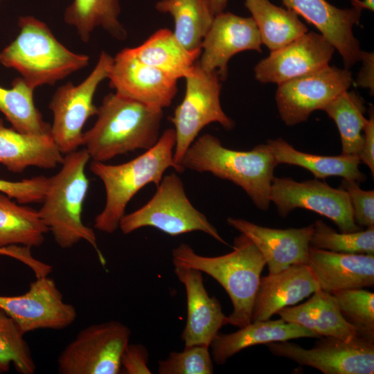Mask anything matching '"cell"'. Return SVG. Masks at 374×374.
<instances>
[{
    "label": "cell",
    "instance_id": "cell-33",
    "mask_svg": "<svg viewBox=\"0 0 374 374\" xmlns=\"http://www.w3.org/2000/svg\"><path fill=\"white\" fill-rule=\"evenodd\" d=\"M323 110L335 123L339 130L342 153L359 155L364 143V100L353 91L341 93Z\"/></svg>",
    "mask_w": 374,
    "mask_h": 374
},
{
    "label": "cell",
    "instance_id": "cell-40",
    "mask_svg": "<svg viewBox=\"0 0 374 374\" xmlns=\"http://www.w3.org/2000/svg\"><path fill=\"white\" fill-rule=\"evenodd\" d=\"M148 351L140 344H128L121 359V372L126 374H150Z\"/></svg>",
    "mask_w": 374,
    "mask_h": 374
},
{
    "label": "cell",
    "instance_id": "cell-44",
    "mask_svg": "<svg viewBox=\"0 0 374 374\" xmlns=\"http://www.w3.org/2000/svg\"><path fill=\"white\" fill-rule=\"evenodd\" d=\"M228 1L229 0H206L214 16L224 12Z\"/></svg>",
    "mask_w": 374,
    "mask_h": 374
},
{
    "label": "cell",
    "instance_id": "cell-30",
    "mask_svg": "<svg viewBox=\"0 0 374 374\" xmlns=\"http://www.w3.org/2000/svg\"><path fill=\"white\" fill-rule=\"evenodd\" d=\"M47 232L38 211L17 204L8 196L0 194V248L39 247Z\"/></svg>",
    "mask_w": 374,
    "mask_h": 374
},
{
    "label": "cell",
    "instance_id": "cell-17",
    "mask_svg": "<svg viewBox=\"0 0 374 374\" xmlns=\"http://www.w3.org/2000/svg\"><path fill=\"white\" fill-rule=\"evenodd\" d=\"M335 51L321 34L308 31L260 61L253 69L255 78L280 84L328 65Z\"/></svg>",
    "mask_w": 374,
    "mask_h": 374
},
{
    "label": "cell",
    "instance_id": "cell-23",
    "mask_svg": "<svg viewBox=\"0 0 374 374\" xmlns=\"http://www.w3.org/2000/svg\"><path fill=\"white\" fill-rule=\"evenodd\" d=\"M51 134L22 133L6 127L0 118V163L12 172L30 166L55 168L64 159Z\"/></svg>",
    "mask_w": 374,
    "mask_h": 374
},
{
    "label": "cell",
    "instance_id": "cell-10",
    "mask_svg": "<svg viewBox=\"0 0 374 374\" xmlns=\"http://www.w3.org/2000/svg\"><path fill=\"white\" fill-rule=\"evenodd\" d=\"M130 329L118 321H109L81 330L60 353L61 374H118L121 359L129 344Z\"/></svg>",
    "mask_w": 374,
    "mask_h": 374
},
{
    "label": "cell",
    "instance_id": "cell-20",
    "mask_svg": "<svg viewBox=\"0 0 374 374\" xmlns=\"http://www.w3.org/2000/svg\"><path fill=\"white\" fill-rule=\"evenodd\" d=\"M174 271L186 293V323L181 335L185 347H210L220 330L229 324V317L223 313L220 301L207 293L202 271L180 266H175Z\"/></svg>",
    "mask_w": 374,
    "mask_h": 374
},
{
    "label": "cell",
    "instance_id": "cell-12",
    "mask_svg": "<svg viewBox=\"0 0 374 374\" xmlns=\"http://www.w3.org/2000/svg\"><path fill=\"white\" fill-rule=\"evenodd\" d=\"M353 82L348 69L329 64L278 85L276 103L279 116L287 126L306 121L316 110H323L347 91Z\"/></svg>",
    "mask_w": 374,
    "mask_h": 374
},
{
    "label": "cell",
    "instance_id": "cell-45",
    "mask_svg": "<svg viewBox=\"0 0 374 374\" xmlns=\"http://www.w3.org/2000/svg\"><path fill=\"white\" fill-rule=\"evenodd\" d=\"M353 6L359 8L360 9H368L373 11L374 10V0H350Z\"/></svg>",
    "mask_w": 374,
    "mask_h": 374
},
{
    "label": "cell",
    "instance_id": "cell-13",
    "mask_svg": "<svg viewBox=\"0 0 374 374\" xmlns=\"http://www.w3.org/2000/svg\"><path fill=\"white\" fill-rule=\"evenodd\" d=\"M270 202L274 204L283 217L301 208L328 217L341 232L362 230L354 220L346 192L317 179L296 181L289 177H274L271 186Z\"/></svg>",
    "mask_w": 374,
    "mask_h": 374
},
{
    "label": "cell",
    "instance_id": "cell-36",
    "mask_svg": "<svg viewBox=\"0 0 374 374\" xmlns=\"http://www.w3.org/2000/svg\"><path fill=\"white\" fill-rule=\"evenodd\" d=\"M341 313L358 335L374 341V294L363 288L332 293Z\"/></svg>",
    "mask_w": 374,
    "mask_h": 374
},
{
    "label": "cell",
    "instance_id": "cell-43",
    "mask_svg": "<svg viewBox=\"0 0 374 374\" xmlns=\"http://www.w3.org/2000/svg\"><path fill=\"white\" fill-rule=\"evenodd\" d=\"M360 61L362 62V68L355 80V85L367 88L371 93L374 92V54L373 52L362 51Z\"/></svg>",
    "mask_w": 374,
    "mask_h": 374
},
{
    "label": "cell",
    "instance_id": "cell-27",
    "mask_svg": "<svg viewBox=\"0 0 374 374\" xmlns=\"http://www.w3.org/2000/svg\"><path fill=\"white\" fill-rule=\"evenodd\" d=\"M142 62L160 69L179 80L192 71L202 50L188 51L175 37L173 31L162 28L141 45L127 48Z\"/></svg>",
    "mask_w": 374,
    "mask_h": 374
},
{
    "label": "cell",
    "instance_id": "cell-14",
    "mask_svg": "<svg viewBox=\"0 0 374 374\" xmlns=\"http://www.w3.org/2000/svg\"><path fill=\"white\" fill-rule=\"evenodd\" d=\"M0 309L24 333L38 329H63L77 317L73 305L64 301L53 279L37 277L28 290L17 296H0Z\"/></svg>",
    "mask_w": 374,
    "mask_h": 374
},
{
    "label": "cell",
    "instance_id": "cell-7",
    "mask_svg": "<svg viewBox=\"0 0 374 374\" xmlns=\"http://www.w3.org/2000/svg\"><path fill=\"white\" fill-rule=\"evenodd\" d=\"M146 226L172 236L202 231L228 245L206 217L191 204L175 173L164 176L152 197L142 207L125 215L118 228L129 234Z\"/></svg>",
    "mask_w": 374,
    "mask_h": 374
},
{
    "label": "cell",
    "instance_id": "cell-22",
    "mask_svg": "<svg viewBox=\"0 0 374 374\" xmlns=\"http://www.w3.org/2000/svg\"><path fill=\"white\" fill-rule=\"evenodd\" d=\"M308 264H295L260 277L255 297L253 321H265L280 310L295 305L319 290Z\"/></svg>",
    "mask_w": 374,
    "mask_h": 374
},
{
    "label": "cell",
    "instance_id": "cell-25",
    "mask_svg": "<svg viewBox=\"0 0 374 374\" xmlns=\"http://www.w3.org/2000/svg\"><path fill=\"white\" fill-rule=\"evenodd\" d=\"M277 314L286 321L300 325L319 337H332L351 340L357 337V330L340 312L333 294L321 289L306 302L280 310Z\"/></svg>",
    "mask_w": 374,
    "mask_h": 374
},
{
    "label": "cell",
    "instance_id": "cell-38",
    "mask_svg": "<svg viewBox=\"0 0 374 374\" xmlns=\"http://www.w3.org/2000/svg\"><path fill=\"white\" fill-rule=\"evenodd\" d=\"M49 185V177L37 176L21 181L0 179V193L20 204L42 202Z\"/></svg>",
    "mask_w": 374,
    "mask_h": 374
},
{
    "label": "cell",
    "instance_id": "cell-9",
    "mask_svg": "<svg viewBox=\"0 0 374 374\" xmlns=\"http://www.w3.org/2000/svg\"><path fill=\"white\" fill-rule=\"evenodd\" d=\"M112 62L113 57L102 51L92 71L82 82L76 85L68 82L53 95L48 105L53 116L51 136L64 155L82 145L83 127L98 112L93 103L95 93L107 79Z\"/></svg>",
    "mask_w": 374,
    "mask_h": 374
},
{
    "label": "cell",
    "instance_id": "cell-24",
    "mask_svg": "<svg viewBox=\"0 0 374 374\" xmlns=\"http://www.w3.org/2000/svg\"><path fill=\"white\" fill-rule=\"evenodd\" d=\"M304 337L320 338L308 328L281 318L253 321L236 332L229 334L219 332L210 347L213 361L222 365L229 358L248 347Z\"/></svg>",
    "mask_w": 374,
    "mask_h": 374
},
{
    "label": "cell",
    "instance_id": "cell-21",
    "mask_svg": "<svg viewBox=\"0 0 374 374\" xmlns=\"http://www.w3.org/2000/svg\"><path fill=\"white\" fill-rule=\"evenodd\" d=\"M308 265L320 289L332 294L374 284V254L339 253L310 247Z\"/></svg>",
    "mask_w": 374,
    "mask_h": 374
},
{
    "label": "cell",
    "instance_id": "cell-15",
    "mask_svg": "<svg viewBox=\"0 0 374 374\" xmlns=\"http://www.w3.org/2000/svg\"><path fill=\"white\" fill-rule=\"evenodd\" d=\"M107 79L115 93L149 107L163 109L177 93V79L145 64L124 48L113 57Z\"/></svg>",
    "mask_w": 374,
    "mask_h": 374
},
{
    "label": "cell",
    "instance_id": "cell-16",
    "mask_svg": "<svg viewBox=\"0 0 374 374\" xmlns=\"http://www.w3.org/2000/svg\"><path fill=\"white\" fill-rule=\"evenodd\" d=\"M262 42L253 19L221 12L213 21L202 42L198 63L205 71H216L221 81L228 75V62L244 51L262 53Z\"/></svg>",
    "mask_w": 374,
    "mask_h": 374
},
{
    "label": "cell",
    "instance_id": "cell-39",
    "mask_svg": "<svg viewBox=\"0 0 374 374\" xmlns=\"http://www.w3.org/2000/svg\"><path fill=\"white\" fill-rule=\"evenodd\" d=\"M339 188L348 195L355 223L359 226H374V191L364 190L358 182L345 179Z\"/></svg>",
    "mask_w": 374,
    "mask_h": 374
},
{
    "label": "cell",
    "instance_id": "cell-42",
    "mask_svg": "<svg viewBox=\"0 0 374 374\" xmlns=\"http://www.w3.org/2000/svg\"><path fill=\"white\" fill-rule=\"evenodd\" d=\"M360 161L366 165L374 175V114L370 110L369 118L367 119L364 129V143L358 155Z\"/></svg>",
    "mask_w": 374,
    "mask_h": 374
},
{
    "label": "cell",
    "instance_id": "cell-35",
    "mask_svg": "<svg viewBox=\"0 0 374 374\" xmlns=\"http://www.w3.org/2000/svg\"><path fill=\"white\" fill-rule=\"evenodd\" d=\"M312 225L311 247L339 253L374 254V226L366 230L339 233L321 220Z\"/></svg>",
    "mask_w": 374,
    "mask_h": 374
},
{
    "label": "cell",
    "instance_id": "cell-29",
    "mask_svg": "<svg viewBox=\"0 0 374 374\" xmlns=\"http://www.w3.org/2000/svg\"><path fill=\"white\" fill-rule=\"evenodd\" d=\"M120 0H73L64 12V21L75 28L80 39L87 42L96 28L124 40L127 31L119 21Z\"/></svg>",
    "mask_w": 374,
    "mask_h": 374
},
{
    "label": "cell",
    "instance_id": "cell-37",
    "mask_svg": "<svg viewBox=\"0 0 374 374\" xmlns=\"http://www.w3.org/2000/svg\"><path fill=\"white\" fill-rule=\"evenodd\" d=\"M209 346L195 345L185 347L182 352H171L165 359L159 361V374H211L213 359Z\"/></svg>",
    "mask_w": 374,
    "mask_h": 374
},
{
    "label": "cell",
    "instance_id": "cell-8",
    "mask_svg": "<svg viewBox=\"0 0 374 374\" xmlns=\"http://www.w3.org/2000/svg\"><path fill=\"white\" fill-rule=\"evenodd\" d=\"M185 80L184 98L170 118L176 139L173 159L180 172L184 170L181 163L186 152L204 127L212 123L226 130L234 127L221 107V80L216 71H205L197 62Z\"/></svg>",
    "mask_w": 374,
    "mask_h": 374
},
{
    "label": "cell",
    "instance_id": "cell-26",
    "mask_svg": "<svg viewBox=\"0 0 374 374\" xmlns=\"http://www.w3.org/2000/svg\"><path fill=\"white\" fill-rule=\"evenodd\" d=\"M278 165L285 163L302 167L313 174L315 179L341 177L358 183L366 180L359 168L357 155L341 153L338 156H323L301 152L281 138L267 143Z\"/></svg>",
    "mask_w": 374,
    "mask_h": 374
},
{
    "label": "cell",
    "instance_id": "cell-2",
    "mask_svg": "<svg viewBox=\"0 0 374 374\" xmlns=\"http://www.w3.org/2000/svg\"><path fill=\"white\" fill-rule=\"evenodd\" d=\"M181 167L198 172H210L240 187L258 208L267 211L270 190L278 163L267 143L251 150L240 151L223 146L216 136L197 137L186 152Z\"/></svg>",
    "mask_w": 374,
    "mask_h": 374
},
{
    "label": "cell",
    "instance_id": "cell-11",
    "mask_svg": "<svg viewBox=\"0 0 374 374\" xmlns=\"http://www.w3.org/2000/svg\"><path fill=\"white\" fill-rule=\"evenodd\" d=\"M274 355L313 367L324 374H373L374 341L322 337L311 348L288 341L265 344Z\"/></svg>",
    "mask_w": 374,
    "mask_h": 374
},
{
    "label": "cell",
    "instance_id": "cell-5",
    "mask_svg": "<svg viewBox=\"0 0 374 374\" xmlns=\"http://www.w3.org/2000/svg\"><path fill=\"white\" fill-rule=\"evenodd\" d=\"M89 159L84 148L64 155L60 171L49 177L48 188L38 213L60 247L69 249L84 240L94 249L100 263L105 265V259L98 248L96 235L82 219L89 186L85 173Z\"/></svg>",
    "mask_w": 374,
    "mask_h": 374
},
{
    "label": "cell",
    "instance_id": "cell-31",
    "mask_svg": "<svg viewBox=\"0 0 374 374\" xmlns=\"http://www.w3.org/2000/svg\"><path fill=\"white\" fill-rule=\"evenodd\" d=\"M155 8L172 17L173 33L184 47L202 50V40L215 17L206 0H161Z\"/></svg>",
    "mask_w": 374,
    "mask_h": 374
},
{
    "label": "cell",
    "instance_id": "cell-19",
    "mask_svg": "<svg viewBox=\"0 0 374 374\" xmlns=\"http://www.w3.org/2000/svg\"><path fill=\"white\" fill-rule=\"evenodd\" d=\"M226 222L254 243L266 261L269 274H276L292 265L308 264L312 224L280 229L240 218L229 217Z\"/></svg>",
    "mask_w": 374,
    "mask_h": 374
},
{
    "label": "cell",
    "instance_id": "cell-34",
    "mask_svg": "<svg viewBox=\"0 0 374 374\" xmlns=\"http://www.w3.org/2000/svg\"><path fill=\"white\" fill-rule=\"evenodd\" d=\"M24 333L15 321L0 309V373L12 364L21 374H33L36 364Z\"/></svg>",
    "mask_w": 374,
    "mask_h": 374
},
{
    "label": "cell",
    "instance_id": "cell-4",
    "mask_svg": "<svg viewBox=\"0 0 374 374\" xmlns=\"http://www.w3.org/2000/svg\"><path fill=\"white\" fill-rule=\"evenodd\" d=\"M175 142V130L169 128L153 147L127 162L111 165L91 161L89 169L102 181L106 193L105 206L94 220L95 229L114 233L128 203L141 189L149 184L157 186L168 168L180 172L173 159Z\"/></svg>",
    "mask_w": 374,
    "mask_h": 374
},
{
    "label": "cell",
    "instance_id": "cell-41",
    "mask_svg": "<svg viewBox=\"0 0 374 374\" xmlns=\"http://www.w3.org/2000/svg\"><path fill=\"white\" fill-rule=\"evenodd\" d=\"M30 249V248L24 246H9L0 248V255L15 258L30 267L35 275L41 274L45 271L46 264L35 258Z\"/></svg>",
    "mask_w": 374,
    "mask_h": 374
},
{
    "label": "cell",
    "instance_id": "cell-18",
    "mask_svg": "<svg viewBox=\"0 0 374 374\" xmlns=\"http://www.w3.org/2000/svg\"><path fill=\"white\" fill-rule=\"evenodd\" d=\"M287 8L315 26L338 51L345 67L349 69L360 61L362 50L353 28L358 25L362 9L339 8L326 0H282Z\"/></svg>",
    "mask_w": 374,
    "mask_h": 374
},
{
    "label": "cell",
    "instance_id": "cell-32",
    "mask_svg": "<svg viewBox=\"0 0 374 374\" xmlns=\"http://www.w3.org/2000/svg\"><path fill=\"white\" fill-rule=\"evenodd\" d=\"M34 90L21 77L15 79L10 88L0 86V112L18 132L51 134V125L35 105Z\"/></svg>",
    "mask_w": 374,
    "mask_h": 374
},
{
    "label": "cell",
    "instance_id": "cell-28",
    "mask_svg": "<svg viewBox=\"0 0 374 374\" xmlns=\"http://www.w3.org/2000/svg\"><path fill=\"white\" fill-rule=\"evenodd\" d=\"M244 6L257 26L262 44L270 51L283 48L308 31L296 12L269 0H244Z\"/></svg>",
    "mask_w": 374,
    "mask_h": 374
},
{
    "label": "cell",
    "instance_id": "cell-1",
    "mask_svg": "<svg viewBox=\"0 0 374 374\" xmlns=\"http://www.w3.org/2000/svg\"><path fill=\"white\" fill-rule=\"evenodd\" d=\"M97 119L83 134L82 145L94 161L105 162L136 150H148L159 138L163 109L116 93L106 95Z\"/></svg>",
    "mask_w": 374,
    "mask_h": 374
},
{
    "label": "cell",
    "instance_id": "cell-3",
    "mask_svg": "<svg viewBox=\"0 0 374 374\" xmlns=\"http://www.w3.org/2000/svg\"><path fill=\"white\" fill-rule=\"evenodd\" d=\"M174 266L195 269L216 280L233 305L229 324L242 328L252 321L255 297L266 261L254 243L245 235L235 238L233 251L208 257L199 255L186 243L172 252Z\"/></svg>",
    "mask_w": 374,
    "mask_h": 374
},
{
    "label": "cell",
    "instance_id": "cell-6",
    "mask_svg": "<svg viewBox=\"0 0 374 374\" xmlns=\"http://www.w3.org/2000/svg\"><path fill=\"white\" fill-rule=\"evenodd\" d=\"M18 26L17 36L0 52V63L17 71L33 89L54 84L88 65V55L68 49L42 21L21 16Z\"/></svg>",
    "mask_w": 374,
    "mask_h": 374
}]
</instances>
